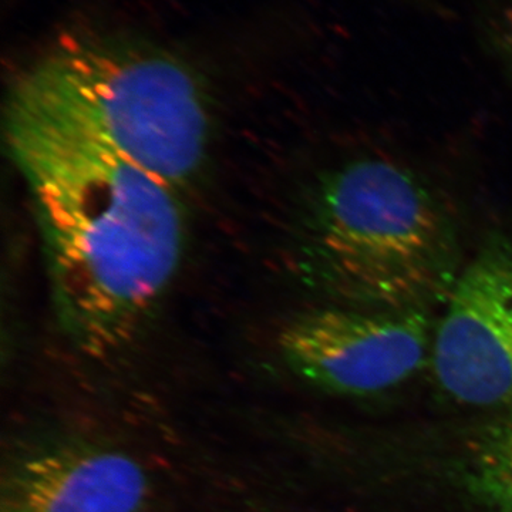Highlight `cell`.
<instances>
[{
  "label": "cell",
  "mask_w": 512,
  "mask_h": 512,
  "mask_svg": "<svg viewBox=\"0 0 512 512\" xmlns=\"http://www.w3.org/2000/svg\"><path fill=\"white\" fill-rule=\"evenodd\" d=\"M448 296L433 342L437 382L458 402L512 410V247L477 255Z\"/></svg>",
  "instance_id": "cell-5"
},
{
  "label": "cell",
  "mask_w": 512,
  "mask_h": 512,
  "mask_svg": "<svg viewBox=\"0 0 512 512\" xmlns=\"http://www.w3.org/2000/svg\"><path fill=\"white\" fill-rule=\"evenodd\" d=\"M146 467L120 448L80 436H46L10 448L0 512H154Z\"/></svg>",
  "instance_id": "cell-6"
},
{
  "label": "cell",
  "mask_w": 512,
  "mask_h": 512,
  "mask_svg": "<svg viewBox=\"0 0 512 512\" xmlns=\"http://www.w3.org/2000/svg\"><path fill=\"white\" fill-rule=\"evenodd\" d=\"M430 323L421 309L322 308L282 330L279 348L296 375L326 392L372 394L423 366Z\"/></svg>",
  "instance_id": "cell-4"
},
{
  "label": "cell",
  "mask_w": 512,
  "mask_h": 512,
  "mask_svg": "<svg viewBox=\"0 0 512 512\" xmlns=\"http://www.w3.org/2000/svg\"><path fill=\"white\" fill-rule=\"evenodd\" d=\"M10 97L178 190L207 157L210 113L201 84L183 60L158 47L67 40L25 70Z\"/></svg>",
  "instance_id": "cell-2"
},
{
  "label": "cell",
  "mask_w": 512,
  "mask_h": 512,
  "mask_svg": "<svg viewBox=\"0 0 512 512\" xmlns=\"http://www.w3.org/2000/svg\"><path fill=\"white\" fill-rule=\"evenodd\" d=\"M470 480L495 512H512V410L478 441Z\"/></svg>",
  "instance_id": "cell-7"
},
{
  "label": "cell",
  "mask_w": 512,
  "mask_h": 512,
  "mask_svg": "<svg viewBox=\"0 0 512 512\" xmlns=\"http://www.w3.org/2000/svg\"><path fill=\"white\" fill-rule=\"evenodd\" d=\"M5 131L35 207L60 326L80 352L109 356L136 338L177 274L180 190L12 97Z\"/></svg>",
  "instance_id": "cell-1"
},
{
  "label": "cell",
  "mask_w": 512,
  "mask_h": 512,
  "mask_svg": "<svg viewBox=\"0 0 512 512\" xmlns=\"http://www.w3.org/2000/svg\"><path fill=\"white\" fill-rule=\"evenodd\" d=\"M303 239L309 274L352 305L420 309L453 281L446 215L426 185L392 161L365 158L326 174Z\"/></svg>",
  "instance_id": "cell-3"
}]
</instances>
